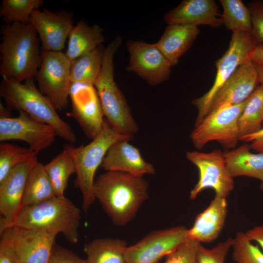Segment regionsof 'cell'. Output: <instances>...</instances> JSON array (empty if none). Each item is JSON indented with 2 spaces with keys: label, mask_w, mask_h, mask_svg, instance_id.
<instances>
[{
  "label": "cell",
  "mask_w": 263,
  "mask_h": 263,
  "mask_svg": "<svg viewBox=\"0 0 263 263\" xmlns=\"http://www.w3.org/2000/svg\"><path fill=\"white\" fill-rule=\"evenodd\" d=\"M149 188L143 177L107 171L94 181L93 191L112 222L121 226L135 217L149 197Z\"/></svg>",
  "instance_id": "6da1fadb"
},
{
  "label": "cell",
  "mask_w": 263,
  "mask_h": 263,
  "mask_svg": "<svg viewBox=\"0 0 263 263\" xmlns=\"http://www.w3.org/2000/svg\"><path fill=\"white\" fill-rule=\"evenodd\" d=\"M0 74L23 82L35 77L41 62L38 34L30 23L5 24L0 29Z\"/></svg>",
  "instance_id": "7a4b0ae2"
},
{
  "label": "cell",
  "mask_w": 263,
  "mask_h": 263,
  "mask_svg": "<svg viewBox=\"0 0 263 263\" xmlns=\"http://www.w3.org/2000/svg\"><path fill=\"white\" fill-rule=\"evenodd\" d=\"M81 211L65 197L55 196L34 205L24 207L11 223L0 228V232L11 227L38 230L56 235L62 234L66 241L75 244Z\"/></svg>",
  "instance_id": "3957f363"
},
{
  "label": "cell",
  "mask_w": 263,
  "mask_h": 263,
  "mask_svg": "<svg viewBox=\"0 0 263 263\" xmlns=\"http://www.w3.org/2000/svg\"><path fill=\"white\" fill-rule=\"evenodd\" d=\"M0 95L9 111H23L33 119L52 127L57 135L67 142L76 141L70 125L59 116L50 101L36 87L33 79L23 83L2 76Z\"/></svg>",
  "instance_id": "277c9868"
},
{
  "label": "cell",
  "mask_w": 263,
  "mask_h": 263,
  "mask_svg": "<svg viewBox=\"0 0 263 263\" xmlns=\"http://www.w3.org/2000/svg\"><path fill=\"white\" fill-rule=\"evenodd\" d=\"M121 41V38L117 37L105 48L101 71L94 85L109 125L119 133L133 137L138 126L114 79L113 57Z\"/></svg>",
  "instance_id": "5b68a950"
},
{
  "label": "cell",
  "mask_w": 263,
  "mask_h": 263,
  "mask_svg": "<svg viewBox=\"0 0 263 263\" xmlns=\"http://www.w3.org/2000/svg\"><path fill=\"white\" fill-rule=\"evenodd\" d=\"M133 138V137L114 131L105 119L101 132L89 144L78 147L71 144L64 146V149L70 155L75 167L74 185L81 192L82 208L85 212L95 200L93 191L94 175L108 150L117 141H130Z\"/></svg>",
  "instance_id": "8992f818"
},
{
  "label": "cell",
  "mask_w": 263,
  "mask_h": 263,
  "mask_svg": "<svg viewBox=\"0 0 263 263\" xmlns=\"http://www.w3.org/2000/svg\"><path fill=\"white\" fill-rule=\"evenodd\" d=\"M257 45L251 33H233L227 50L216 62L217 71L212 87L205 94L192 101L198 111L195 126L208 114L213 98L225 83L240 66L250 59Z\"/></svg>",
  "instance_id": "52a82bcc"
},
{
  "label": "cell",
  "mask_w": 263,
  "mask_h": 263,
  "mask_svg": "<svg viewBox=\"0 0 263 263\" xmlns=\"http://www.w3.org/2000/svg\"><path fill=\"white\" fill-rule=\"evenodd\" d=\"M247 99L236 105L224 104L210 112L191 132L195 148L201 150L212 141L227 149L235 147L239 140L238 120Z\"/></svg>",
  "instance_id": "ba28073f"
},
{
  "label": "cell",
  "mask_w": 263,
  "mask_h": 263,
  "mask_svg": "<svg viewBox=\"0 0 263 263\" xmlns=\"http://www.w3.org/2000/svg\"><path fill=\"white\" fill-rule=\"evenodd\" d=\"M71 61L62 51H44L41 62L35 76L38 89L52 103L56 111L68 105L72 84Z\"/></svg>",
  "instance_id": "9c48e42d"
},
{
  "label": "cell",
  "mask_w": 263,
  "mask_h": 263,
  "mask_svg": "<svg viewBox=\"0 0 263 263\" xmlns=\"http://www.w3.org/2000/svg\"><path fill=\"white\" fill-rule=\"evenodd\" d=\"M186 156L197 167L199 174L197 183L190 192L189 198L195 199L207 188H212L215 195L226 198L234 188V182L227 169L222 151H187Z\"/></svg>",
  "instance_id": "30bf717a"
},
{
  "label": "cell",
  "mask_w": 263,
  "mask_h": 263,
  "mask_svg": "<svg viewBox=\"0 0 263 263\" xmlns=\"http://www.w3.org/2000/svg\"><path fill=\"white\" fill-rule=\"evenodd\" d=\"M188 230L183 226H177L150 232L136 244L127 247V263H157L188 239Z\"/></svg>",
  "instance_id": "8fae6325"
},
{
  "label": "cell",
  "mask_w": 263,
  "mask_h": 263,
  "mask_svg": "<svg viewBox=\"0 0 263 263\" xmlns=\"http://www.w3.org/2000/svg\"><path fill=\"white\" fill-rule=\"evenodd\" d=\"M16 117H0V141L19 140L36 153L50 147L57 133L51 126L37 121L23 111Z\"/></svg>",
  "instance_id": "7c38bea8"
},
{
  "label": "cell",
  "mask_w": 263,
  "mask_h": 263,
  "mask_svg": "<svg viewBox=\"0 0 263 263\" xmlns=\"http://www.w3.org/2000/svg\"><path fill=\"white\" fill-rule=\"evenodd\" d=\"M1 238L23 263H49L56 235L47 232L11 227L0 232Z\"/></svg>",
  "instance_id": "4fadbf2b"
},
{
  "label": "cell",
  "mask_w": 263,
  "mask_h": 263,
  "mask_svg": "<svg viewBox=\"0 0 263 263\" xmlns=\"http://www.w3.org/2000/svg\"><path fill=\"white\" fill-rule=\"evenodd\" d=\"M126 46L130 55L128 71L136 74L152 86L169 79L172 66L155 43L130 40Z\"/></svg>",
  "instance_id": "5bb4252c"
},
{
  "label": "cell",
  "mask_w": 263,
  "mask_h": 263,
  "mask_svg": "<svg viewBox=\"0 0 263 263\" xmlns=\"http://www.w3.org/2000/svg\"><path fill=\"white\" fill-rule=\"evenodd\" d=\"M69 115L78 122L86 135L93 140L101 132L105 119L100 100L93 84L72 82Z\"/></svg>",
  "instance_id": "9a60e30c"
},
{
  "label": "cell",
  "mask_w": 263,
  "mask_h": 263,
  "mask_svg": "<svg viewBox=\"0 0 263 263\" xmlns=\"http://www.w3.org/2000/svg\"><path fill=\"white\" fill-rule=\"evenodd\" d=\"M38 154L16 166L0 183V228L11 223L22 209V200L28 175L38 162Z\"/></svg>",
  "instance_id": "2e32d148"
},
{
  "label": "cell",
  "mask_w": 263,
  "mask_h": 263,
  "mask_svg": "<svg viewBox=\"0 0 263 263\" xmlns=\"http://www.w3.org/2000/svg\"><path fill=\"white\" fill-rule=\"evenodd\" d=\"M29 23L36 30L44 51L60 52L74 26L73 14L62 10L53 12L37 9L32 13Z\"/></svg>",
  "instance_id": "e0dca14e"
},
{
  "label": "cell",
  "mask_w": 263,
  "mask_h": 263,
  "mask_svg": "<svg viewBox=\"0 0 263 263\" xmlns=\"http://www.w3.org/2000/svg\"><path fill=\"white\" fill-rule=\"evenodd\" d=\"M259 83L257 73L250 58L237 69L215 94L208 113L224 104L243 102Z\"/></svg>",
  "instance_id": "ac0fdd59"
},
{
  "label": "cell",
  "mask_w": 263,
  "mask_h": 263,
  "mask_svg": "<svg viewBox=\"0 0 263 263\" xmlns=\"http://www.w3.org/2000/svg\"><path fill=\"white\" fill-rule=\"evenodd\" d=\"M129 140L117 141L108 150L101 166L107 171L120 172L143 177L153 175L154 166L147 162L139 150L131 144Z\"/></svg>",
  "instance_id": "d6986e66"
},
{
  "label": "cell",
  "mask_w": 263,
  "mask_h": 263,
  "mask_svg": "<svg viewBox=\"0 0 263 263\" xmlns=\"http://www.w3.org/2000/svg\"><path fill=\"white\" fill-rule=\"evenodd\" d=\"M168 24L208 25L217 28L222 24L221 15L213 0H185L166 14Z\"/></svg>",
  "instance_id": "ffe728a7"
},
{
  "label": "cell",
  "mask_w": 263,
  "mask_h": 263,
  "mask_svg": "<svg viewBox=\"0 0 263 263\" xmlns=\"http://www.w3.org/2000/svg\"><path fill=\"white\" fill-rule=\"evenodd\" d=\"M227 211L226 198L215 195L208 207L195 218L188 229V238L199 243H210L219 236Z\"/></svg>",
  "instance_id": "44dd1931"
},
{
  "label": "cell",
  "mask_w": 263,
  "mask_h": 263,
  "mask_svg": "<svg viewBox=\"0 0 263 263\" xmlns=\"http://www.w3.org/2000/svg\"><path fill=\"white\" fill-rule=\"evenodd\" d=\"M199 33L196 26L168 24L155 44L173 66L190 47Z\"/></svg>",
  "instance_id": "7402d4cb"
},
{
  "label": "cell",
  "mask_w": 263,
  "mask_h": 263,
  "mask_svg": "<svg viewBox=\"0 0 263 263\" xmlns=\"http://www.w3.org/2000/svg\"><path fill=\"white\" fill-rule=\"evenodd\" d=\"M103 31L98 25L89 26L83 19L79 20L73 26L68 37L65 53L67 57L72 62L102 45L104 41Z\"/></svg>",
  "instance_id": "603a6c76"
},
{
  "label": "cell",
  "mask_w": 263,
  "mask_h": 263,
  "mask_svg": "<svg viewBox=\"0 0 263 263\" xmlns=\"http://www.w3.org/2000/svg\"><path fill=\"white\" fill-rule=\"evenodd\" d=\"M250 146L245 144L224 153L227 169L234 178L247 176L263 180V153L250 151Z\"/></svg>",
  "instance_id": "cb8c5ba5"
},
{
  "label": "cell",
  "mask_w": 263,
  "mask_h": 263,
  "mask_svg": "<svg viewBox=\"0 0 263 263\" xmlns=\"http://www.w3.org/2000/svg\"><path fill=\"white\" fill-rule=\"evenodd\" d=\"M127 247L123 240L95 239L84 245L86 263H127L125 258Z\"/></svg>",
  "instance_id": "d4e9b609"
},
{
  "label": "cell",
  "mask_w": 263,
  "mask_h": 263,
  "mask_svg": "<svg viewBox=\"0 0 263 263\" xmlns=\"http://www.w3.org/2000/svg\"><path fill=\"white\" fill-rule=\"evenodd\" d=\"M55 196L53 187L44 165L38 162L31 170L27 179L22 200L23 208Z\"/></svg>",
  "instance_id": "484cf974"
},
{
  "label": "cell",
  "mask_w": 263,
  "mask_h": 263,
  "mask_svg": "<svg viewBox=\"0 0 263 263\" xmlns=\"http://www.w3.org/2000/svg\"><path fill=\"white\" fill-rule=\"evenodd\" d=\"M105 48L101 45L71 62L72 82L93 84L101 71Z\"/></svg>",
  "instance_id": "4316f807"
},
{
  "label": "cell",
  "mask_w": 263,
  "mask_h": 263,
  "mask_svg": "<svg viewBox=\"0 0 263 263\" xmlns=\"http://www.w3.org/2000/svg\"><path fill=\"white\" fill-rule=\"evenodd\" d=\"M263 122V85L260 84L247 99L239 118V138L259 131Z\"/></svg>",
  "instance_id": "83f0119b"
},
{
  "label": "cell",
  "mask_w": 263,
  "mask_h": 263,
  "mask_svg": "<svg viewBox=\"0 0 263 263\" xmlns=\"http://www.w3.org/2000/svg\"><path fill=\"white\" fill-rule=\"evenodd\" d=\"M53 187L56 196L64 197V192L71 175L75 173L74 162L65 150L44 165Z\"/></svg>",
  "instance_id": "f1b7e54d"
},
{
  "label": "cell",
  "mask_w": 263,
  "mask_h": 263,
  "mask_svg": "<svg viewBox=\"0 0 263 263\" xmlns=\"http://www.w3.org/2000/svg\"><path fill=\"white\" fill-rule=\"evenodd\" d=\"M223 12L221 15L222 24L232 32L251 33V15L248 7L241 0H220Z\"/></svg>",
  "instance_id": "f546056e"
},
{
  "label": "cell",
  "mask_w": 263,
  "mask_h": 263,
  "mask_svg": "<svg viewBox=\"0 0 263 263\" xmlns=\"http://www.w3.org/2000/svg\"><path fill=\"white\" fill-rule=\"evenodd\" d=\"M43 2L42 0H3L0 17L7 24L28 23L32 13Z\"/></svg>",
  "instance_id": "4dcf8cb0"
},
{
  "label": "cell",
  "mask_w": 263,
  "mask_h": 263,
  "mask_svg": "<svg viewBox=\"0 0 263 263\" xmlns=\"http://www.w3.org/2000/svg\"><path fill=\"white\" fill-rule=\"evenodd\" d=\"M38 154L30 148L12 144H0V183L16 166Z\"/></svg>",
  "instance_id": "1f68e13d"
},
{
  "label": "cell",
  "mask_w": 263,
  "mask_h": 263,
  "mask_svg": "<svg viewBox=\"0 0 263 263\" xmlns=\"http://www.w3.org/2000/svg\"><path fill=\"white\" fill-rule=\"evenodd\" d=\"M232 257L236 263H263V252L243 232L233 238Z\"/></svg>",
  "instance_id": "d6a6232c"
},
{
  "label": "cell",
  "mask_w": 263,
  "mask_h": 263,
  "mask_svg": "<svg viewBox=\"0 0 263 263\" xmlns=\"http://www.w3.org/2000/svg\"><path fill=\"white\" fill-rule=\"evenodd\" d=\"M200 244L196 240L188 238L167 256L164 263H197Z\"/></svg>",
  "instance_id": "836d02e7"
},
{
  "label": "cell",
  "mask_w": 263,
  "mask_h": 263,
  "mask_svg": "<svg viewBox=\"0 0 263 263\" xmlns=\"http://www.w3.org/2000/svg\"><path fill=\"white\" fill-rule=\"evenodd\" d=\"M232 244L233 238L230 237L212 248H205L201 244L197 252V263H224Z\"/></svg>",
  "instance_id": "e575fe53"
},
{
  "label": "cell",
  "mask_w": 263,
  "mask_h": 263,
  "mask_svg": "<svg viewBox=\"0 0 263 263\" xmlns=\"http://www.w3.org/2000/svg\"><path fill=\"white\" fill-rule=\"evenodd\" d=\"M247 7L251 15V35L257 44H263V1H252Z\"/></svg>",
  "instance_id": "d590c367"
},
{
  "label": "cell",
  "mask_w": 263,
  "mask_h": 263,
  "mask_svg": "<svg viewBox=\"0 0 263 263\" xmlns=\"http://www.w3.org/2000/svg\"><path fill=\"white\" fill-rule=\"evenodd\" d=\"M49 263H86V261L71 250L54 245Z\"/></svg>",
  "instance_id": "8d00e7d4"
},
{
  "label": "cell",
  "mask_w": 263,
  "mask_h": 263,
  "mask_svg": "<svg viewBox=\"0 0 263 263\" xmlns=\"http://www.w3.org/2000/svg\"><path fill=\"white\" fill-rule=\"evenodd\" d=\"M250 58L257 73L259 83L263 85V44L255 47Z\"/></svg>",
  "instance_id": "74e56055"
},
{
  "label": "cell",
  "mask_w": 263,
  "mask_h": 263,
  "mask_svg": "<svg viewBox=\"0 0 263 263\" xmlns=\"http://www.w3.org/2000/svg\"><path fill=\"white\" fill-rule=\"evenodd\" d=\"M239 140L251 142V148L259 153H263V127L258 132L240 137Z\"/></svg>",
  "instance_id": "f35d334b"
},
{
  "label": "cell",
  "mask_w": 263,
  "mask_h": 263,
  "mask_svg": "<svg viewBox=\"0 0 263 263\" xmlns=\"http://www.w3.org/2000/svg\"><path fill=\"white\" fill-rule=\"evenodd\" d=\"M0 263H15V256L12 248L2 239L0 242Z\"/></svg>",
  "instance_id": "ab89813d"
},
{
  "label": "cell",
  "mask_w": 263,
  "mask_h": 263,
  "mask_svg": "<svg viewBox=\"0 0 263 263\" xmlns=\"http://www.w3.org/2000/svg\"><path fill=\"white\" fill-rule=\"evenodd\" d=\"M245 233L252 242L257 243L263 252V225L255 226Z\"/></svg>",
  "instance_id": "60d3db41"
},
{
  "label": "cell",
  "mask_w": 263,
  "mask_h": 263,
  "mask_svg": "<svg viewBox=\"0 0 263 263\" xmlns=\"http://www.w3.org/2000/svg\"><path fill=\"white\" fill-rule=\"evenodd\" d=\"M10 112L8 109L5 108L3 105L0 104V117H9L11 116Z\"/></svg>",
  "instance_id": "b9f144b4"
},
{
  "label": "cell",
  "mask_w": 263,
  "mask_h": 263,
  "mask_svg": "<svg viewBox=\"0 0 263 263\" xmlns=\"http://www.w3.org/2000/svg\"><path fill=\"white\" fill-rule=\"evenodd\" d=\"M15 263H23L15 257Z\"/></svg>",
  "instance_id": "7bdbcfd3"
},
{
  "label": "cell",
  "mask_w": 263,
  "mask_h": 263,
  "mask_svg": "<svg viewBox=\"0 0 263 263\" xmlns=\"http://www.w3.org/2000/svg\"><path fill=\"white\" fill-rule=\"evenodd\" d=\"M260 188L262 191H263V180L261 181V184L260 185Z\"/></svg>",
  "instance_id": "ee69618b"
}]
</instances>
